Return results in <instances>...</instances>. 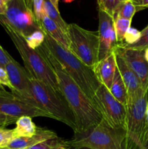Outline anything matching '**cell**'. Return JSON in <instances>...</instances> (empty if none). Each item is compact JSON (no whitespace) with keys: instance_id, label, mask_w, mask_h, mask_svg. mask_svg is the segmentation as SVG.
Segmentation results:
<instances>
[{"instance_id":"cell-44","label":"cell","mask_w":148,"mask_h":149,"mask_svg":"<svg viewBox=\"0 0 148 149\" xmlns=\"http://www.w3.org/2000/svg\"><path fill=\"white\" fill-rule=\"evenodd\" d=\"M24 149H27V148H24Z\"/></svg>"},{"instance_id":"cell-1","label":"cell","mask_w":148,"mask_h":149,"mask_svg":"<svg viewBox=\"0 0 148 149\" xmlns=\"http://www.w3.org/2000/svg\"><path fill=\"white\" fill-rule=\"evenodd\" d=\"M37 49L55 72L61 93L75 116L78 127L75 135H84L89 133L102 120L101 113L93 102L48 50L44 44L43 43Z\"/></svg>"},{"instance_id":"cell-30","label":"cell","mask_w":148,"mask_h":149,"mask_svg":"<svg viewBox=\"0 0 148 149\" xmlns=\"http://www.w3.org/2000/svg\"><path fill=\"white\" fill-rule=\"evenodd\" d=\"M0 86H5L9 87L10 90H12V87L10 83L8 74L4 66L0 65Z\"/></svg>"},{"instance_id":"cell-15","label":"cell","mask_w":148,"mask_h":149,"mask_svg":"<svg viewBox=\"0 0 148 149\" xmlns=\"http://www.w3.org/2000/svg\"><path fill=\"white\" fill-rule=\"evenodd\" d=\"M56 132L51 130L38 127L37 131L30 137L15 138L10 143L7 148L10 149L28 148L40 143L57 138Z\"/></svg>"},{"instance_id":"cell-14","label":"cell","mask_w":148,"mask_h":149,"mask_svg":"<svg viewBox=\"0 0 148 149\" xmlns=\"http://www.w3.org/2000/svg\"><path fill=\"white\" fill-rule=\"evenodd\" d=\"M115 53L117 68L120 73V76H121L123 83L126 86L128 99L132 98V97H135L137 94H139L142 90H144L142 88L141 83L138 77L133 73V71L131 69V68L126 63V61L118 54L116 53L115 52Z\"/></svg>"},{"instance_id":"cell-31","label":"cell","mask_w":148,"mask_h":149,"mask_svg":"<svg viewBox=\"0 0 148 149\" xmlns=\"http://www.w3.org/2000/svg\"><path fill=\"white\" fill-rule=\"evenodd\" d=\"M12 58V57L0 45V65L5 66Z\"/></svg>"},{"instance_id":"cell-19","label":"cell","mask_w":148,"mask_h":149,"mask_svg":"<svg viewBox=\"0 0 148 149\" xmlns=\"http://www.w3.org/2000/svg\"><path fill=\"white\" fill-rule=\"evenodd\" d=\"M110 92L112 95L122 104L126 106L128 100L127 91H126V86L123 83V79L121 78L120 73L118 68H116L115 72L114 78H113V83L110 88Z\"/></svg>"},{"instance_id":"cell-9","label":"cell","mask_w":148,"mask_h":149,"mask_svg":"<svg viewBox=\"0 0 148 149\" xmlns=\"http://www.w3.org/2000/svg\"><path fill=\"white\" fill-rule=\"evenodd\" d=\"M93 103L103 119L112 127L126 130L127 114L126 106L118 101L103 84H100L96 91Z\"/></svg>"},{"instance_id":"cell-4","label":"cell","mask_w":148,"mask_h":149,"mask_svg":"<svg viewBox=\"0 0 148 149\" xmlns=\"http://www.w3.org/2000/svg\"><path fill=\"white\" fill-rule=\"evenodd\" d=\"M30 87L38 107L52 115L53 119L69 126L76 134L78 127L75 116L62 93L33 79H30Z\"/></svg>"},{"instance_id":"cell-23","label":"cell","mask_w":148,"mask_h":149,"mask_svg":"<svg viewBox=\"0 0 148 149\" xmlns=\"http://www.w3.org/2000/svg\"><path fill=\"white\" fill-rule=\"evenodd\" d=\"M131 20L127 19L117 17L114 19V27L115 31L116 38L118 44H121L124 40V36L128 29L131 27Z\"/></svg>"},{"instance_id":"cell-33","label":"cell","mask_w":148,"mask_h":149,"mask_svg":"<svg viewBox=\"0 0 148 149\" xmlns=\"http://www.w3.org/2000/svg\"><path fill=\"white\" fill-rule=\"evenodd\" d=\"M136 7V11H140L145 8H148V0H130Z\"/></svg>"},{"instance_id":"cell-7","label":"cell","mask_w":148,"mask_h":149,"mask_svg":"<svg viewBox=\"0 0 148 149\" xmlns=\"http://www.w3.org/2000/svg\"><path fill=\"white\" fill-rule=\"evenodd\" d=\"M68 37L69 51L93 69L97 65L99 56L98 31L86 30L75 23L68 24Z\"/></svg>"},{"instance_id":"cell-35","label":"cell","mask_w":148,"mask_h":149,"mask_svg":"<svg viewBox=\"0 0 148 149\" xmlns=\"http://www.w3.org/2000/svg\"><path fill=\"white\" fill-rule=\"evenodd\" d=\"M6 10H7V4L2 0H0V15H4Z\"/></svg>"},{"instance_id":"cell-17","label":"cell","mask_w":148,"mask_h":149,"mask_svg":"<svg viewBox=\"0 0 148 149\" xmlns=\"http://www.w3.org/2000/svg\"><path fill=\"white\" fill-rule=\"evenodd\" d=\"M40 24L45 33L49 35L60 46L69 50L70 41L68 36L53 20H51L47 16H45L40 22Z\"/></svg>"},{"instance_id":"cell-18","label":"cell","mask_w":148,"mask_h":149,"mask_svg":"<svg viewBox=\"0 0 148 149\" xmlns=\"http://www.w3.org/2000/svg\"><path fill=\"white\" fill-rule=\"evenodd\" d=\"M16 127L13 129L15 138L30 137L37 131L38 127L32 120V118L28 116H23L16 121Z\"/></svg>"},{"instance_id":"cell-29","label":"cell","mask_w":148,"mask_h":149,"mask_svg":"<svg viewBox=\"0 0 148 149\" xmlns=\"http://www.w3.org/2000/svg\"><path fill=\"white\" fill-rule=\"evenodd\" d=\"M141 36V31H138L134 28L130 27L126 31L124 36V40L123 43L127 45H132L139 39Z\"/></svg>"},{"instance_id":"cell-13","label":"cell","mask_w":148,"mask_h":149,"mask_svg":"<svg viewBox=\"0 0 148 149\" xmlns=\"http://www.w3.org/2000/svg\"><path fill=\"white\" fill-rule=\"evenodd\" d=\"M115 52L123 58L141 83L142 88L148 91V63L145 58V50L122 48L117 46Z\"/></svg>"},{"instance_id":"cell-34","label":"cell","mask_w":148,"mask_h":149,"mask_svg":"<svg viewBox=\"0 0 148 149\" xmlns=\"http://www.w3.org/2000/svg\"><path fill=\"white\" fill-rule=\"evenodd\" d=\"M148 133V102L147 103L146 106V111H145V140H146V136Z\"/></svg>"},{"instance_id":"cell-16","label":"cell","mask_w":148,"mask_h":149,"mask_svg":"<svg viewBox=\"0 0 148 149\" xmlns=\"http://www.w3.org/2000/svg\"><path fill=\"white\" fill-rule=\"evenodd\" d=\"M116 68L117 65L115 51H113L107 58L99 61L94 68L97 79L108 90H110L113 83Z\"/></svg>"},{"instance_id":"cell-36","label":"cell","mask_w":148,"mask_h":149,"mask_svg":"<svg viewBox=\"0 0 148 149\" xmlns=\"http://www.w3.org/2000/svg\"><path fill=\"white\" fill-rule=\"evenodd\" d=\"M26 6L30 10H33V0H24Z\"/></svg>"},{"instance_id":"cell-40","label":"cell","mask_w":148,"mask_h":149,"mask_svg":"<svg viewBox=\"0 0 148 149\" xmlns=\"http://www.w3.org/2000/svg\"><path fill=\"white\" fill-rule=\"evenodd\" d=\"M73 1H74V0H63L64 2H65V3H71V2H72Z\"/></svg>"},{"instance_id":"cell-41","label":"cell","mask_w":148,"mask_h":149,"mask_svg":"<svg viewBox=\"0 0 148 149\" xmlns=\"http://www.w3.org/2000/svg\"><path fill=\"white\" fill-rule=\"evenodd\" d=\"M2 1H4V2H5L6 4H7V3H8L9 1H11V0H2Z\"/></svg>"},{"instance_id":"cell-28","label":"cell","mask_w":148,"mask_h":149,"mask_svg":"<svg viewBox=\"0 0 148 149\" xmlns=\"http://www.w3.org/2000/svg\"><path fill=\"white\" fill-rule=\"evenodd\" d=\"M33 11L37 21L40 23L46 16L44 11V0H33Z\"/></svg>"},{"instance_id":"cell-20","label":"cell","mask_w":148,"mask_h":149,"mask_svg":"<svg viewBox=\"0 0 148 149\" xmlns=\"http://www.w3.org/2000/svg\"><path fill=\"white\" fill-rule=\"evenodd\" d=\"M44 11L46 16L53 20L68 36V24L61 17L59 10L56 8L49 0H44Z\"/></svg>"},{"instance_id":"cell-22","label":"cell","mask_w":148,"mask_h":149,"mask_svg":"<svg viewBox=\"0 0 148 149\" xmlns=\"http://www.w3.org/2000/svg\"><path fill=\"white\" fill-rule=\"evenodd\" d=\"M136 8L133 3L130 0H126L123 1L118 10H116L115 15L113 18H117V17H120V18L127 19V20H132L133 15L136 13Z\"/></svg>"},{"instance_id":"cell-24","label":"cell","mask_w":148,"mask_h":149,"mask_svg":"<svg viewBox=\"0 0 148 149\" xmlns=\"http://www.w3.org/2000/svg\"><path fill=\"white\" fill-rule=\"evenodd\" d=\"M118 46L122 48L135 49L139 50H145L148 47V26L141 31V36L139 40L132 45H127L125 43L119 44Z\"/></svg>"},{"instance_id":"cell-27","label":"cell","mask_w":148,"mask_h":149,"mask_svg":"<svg viewBox=\"0 0 148 149\" xmlns=\"http://www.w3.org/2000/svg\"><path fill=\"white\" fill-rule=\"evenodd\" d=\"M15 138L14 130L0 127V148L7 147L10 143Z\"/></svg>"},{"instance_id":"cell-11","label":"cell","mask_w":148,"mask_h":149,"mask_svg":"<svg viewBox=\"0 0 148 149\" xmlns=\"http://www.w3.org/2000/svg\"><path fill=\"white\" fill-rule=\"evenodd\" d=\"M4 68L12 87V93L33 106L38 107L32 94L30 87L31 78L26 68L22 67L13 58Z\"/></svg>"},{"instance_id":"cell-37","label":"cell","mask_w":148,"mask_h":149,"mask_svg":"<svg viewBox=\"0 0 148 149\" xmlns=\"http://www.w3.org/2000/svg\"><path fill=\"white\" fill-rule=\"evenodd\" d=\"M56 8L58 9V3H59V0H49Z\"/></svg>"},{"instance_id":"cell-8","label":"cell","mask_w":148,"mask_h":149,"mask_svg":"<svg viewBox=\"0 0 148 149\" xmlns=\"http://www.w3.org/2000/svg\"><path fill=\"white\" fill-rule=\"evenodd\" d=\"M0 18L7 22L24 38L36 31H43L41 26L35 17L33 10L26 6L24 0L9 1L7 4L5 13L0 15Z\"/></svg>"},{"instance_id":"cell-2","label":"cell","mask_w":148,"mask_h":149,"mask_svg":"<svg viewBox=\"0 0 148 149\" xmlns=\"http://www.w3.org/2000/svg\"><path fill=\"white\" fill-rule=\"evenodd\" d=\"M44 44L68 75L93 102L96 91L101 84L96 77L94 69L87 66L81 60L69 50L60 46L46 33H45Z\"/></svg>"},{"instance_id":"cell-42","label":"cell","mask_w":148,"mask_h":149,"mask_svg":"<svg viewBox=\"0 0 148 149\" xmlns=\"http://www.w3.org/2000/svg\"><path fill=\"white\" fill-rule=\"evenodd\" d=\"M0 149H10V148H7V147H1V148H0Z\"/></svg>"},{"instance_id":"cell-32","label":"cell","mask_w":148,"mask_h":149,"mask_svg":"<svg viewBox=\"0 0 148 149\" xmlns=\"http://www.w3.org/2000/svg\"><path fill=\"white\" fill-rule=\"evenodd\" d=\"M17 120V118L6 116V115L3 114V113H0V127H5L8 126L10 125L15 124Z\"/></svg>"},{"instance_id":"cell-12","label":"cell","mask_w":148,"mask_h":149,"mask_svg":"<svg viewBox=\"0 0 148 149\" xmlns=\"http://www.w3.org/2000/svg\"><path fill=\"white\" fill-rule=\"evenodd\" d=\"M99 56L100 61L107 58L119 45L114 27V18L99 9Z\"/></svg>"},{"instance_id":"cell-39","label":"cell","mask_w":148,"mask_h":149,"mask_svg":"<svg viewBox=\"0 0 148 149\" xmlns=\"http://www.w3.org/2000/svg\"><path fill=\"white\" fill-rule=\"evenodd\" d=\"M145 149H148V133L146 136V140H145Z\"/></svg>"},{"instance_id":"cell-21","label":"cell","mask_w":148,"mask_h":149,"mask_svg":"<svg viewBox=\"0 0 148 149\" xmlns=\"http://www.w3.org/2000/svg\"><path fill=\"white\" fill-rule=\"evenodd\" d=\"M71 146L68 141L57 137V138L40 143L27 149H68Z\"/></svg>"},{"instance_id":"cell-3","label":"cell","mask_w":148,"mask_h":149,"mask_svg":"<svg viewBox=\"0 0 148 149\" xmlns=\"http://www.w3.org/2000/svg\"><path fill=\"white\" fill-rule=\"evenodd\" d=\"M0 24L4 28L18 51L24 63L25 68L30 78L41 81L56 91L61 93L55 72L38 49H33L29 47L25 38L1 18Z\"/></svg>"},{"instance_id":"cell-6","label":"cell","mask_w":148,"mask_h":149,"mask_svg":"<svg viewBox=\"0 0 148 149\" xmlns=\"http://www.w3.org/2000/svg\"><path fill=\"white\" fill-rule=\"evenodd\" d=\"M148 91L142 90L126 103L125 149H145V111Z\"/></svg>"},{"instance_id":"cell-10","label":"cell","mask_w":148,"mask_h":149,"mask_svg":"<svg viewBox=\"0 0 148 149\" xmlns=\"http://www.w3.org/2000/svg\"><path fill=\"white\" fill-rule=\"evenodd\" d=\"M0 113L17 119L23 116L53 119L49 113L28 103L14 93L7 91L3 86H0Z\"/></svg>"},{"instance_id":"cell-5","label":"cell","mask_w":148,"mask_h":149,"mask_svg":"<svg viewBox=\"0 0 148 149\" xmlns=\"http://www.w3.org/2000/svg\"><path fill=\"white\" fill-rule=\"evenodd\" d=\"M125 130L112 127L102 119L89 133L75 135L68 142L76 149H125Z\"/></svg>"},{"instance_id":"cell-25","label":"cell","mask_w":148,"mask_h":149,"mask_svg":"<svg viewBox=\"0 0 148 149\" xmlns=\"http://www.w3.org/2000/svg\"><path fill=\"white\" fill-rule=\"evenodd\" d=\"M100 10H103L112 17H114L119 6L126 0H97Z\"/></svg>"},{"instance_id":"cell-26","label":"cell","mask_w":148,"mask_h":149,"mask_svg":"<svg viewBox=\"0 0 148 149\" xmlns=\"http://www.w3.org/2000/svg\"><path fill=\"white\" fill-rule=\"evenodd\" d=\"M28 46L33 49H36L43 45L45 40V33L43 31H36L25 38Z\"/></svg>"},{"instance_id":"cell-38","label":"cell","mask_w":148,"mask_h":149,"mask_svg":"<svg viewBox=\"0 0 148 149\" xmlns=\"http://www.w3.org/2000/svg\"><path fill=\"white\" fill-rule=\"evenodd\" d=\"M145 58L148 63V47L146 48V49H145Z\"/></svg>"},{"instance_id":"cell-43","label":"cell","mask_w":148,"mask_h":149,"mask_svg":"<svg viewBox=\"0 0 148 149\" xmlns=\"http://www.w3.org/2000/svg\"><path fill=\"white\" fill-rule=\"evenodd\" d=\"M68 149H76V148H73V147L70 146V147H69V148H68Z\"/></svg>"}]
</instances>
